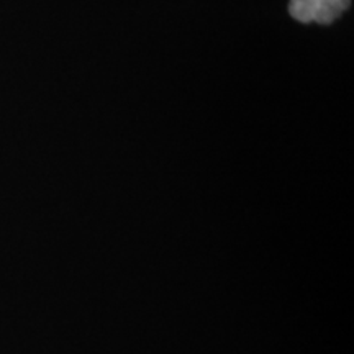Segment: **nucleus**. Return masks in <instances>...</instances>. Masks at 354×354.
<instances>
[{"instance_id": "nucleus-1", "label": "nucleus", "mask_w": 354, "mask_h": 354, "mask_svg": "<svg viewBox=\"0 0 354 354\" xmlns=\"http://www.w3.org/2000/svg\"><path fill=\"white\" fill-rule=\"evenodd\" d=\"M351 0H290L289 12L295 20L302 24L328 25L338 19Z\"/></svg>"}]
</instances>
